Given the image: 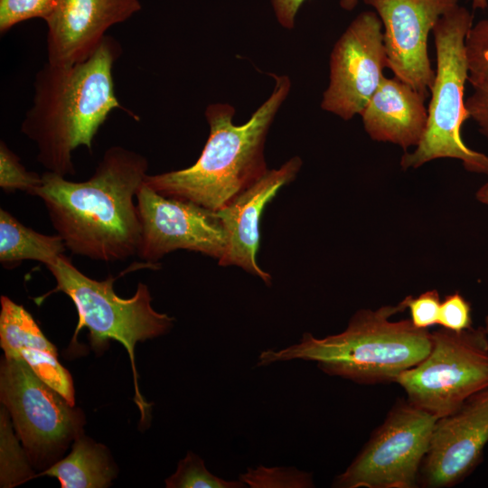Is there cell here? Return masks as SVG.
I'll list each match as a JSON object with an SVG mask.
<instances>
[{"instance_id":"16","label":"cell","mask_w":488,"mask_h":488,"mask_svg":"<svg viewBox=\"0 0 488 488\" xmlns=\"http://www.w3.org/2000/svg\"><path fill=\"white\" fill-rule=\"evenodd\" d=\"M427 97L396 77L384 76L360 115L366 133L405 152L416 147L427 127Z\"/></svg>"},{"instance_id":"15","label":"cell","mask_w":488,"mask_h":488,"mask_svg":"<svg viewBox=\"0 0 488 488\" xmlns=\"http://www.w3.org/2000/svg\"><path fill=\"white\" fill-rule=\"evenodd\" d=\"M302 166L299 156H293L277 169L267 172L217 211L223 225L227 245L219 259L222 267L237 266L270 285L271 276L257 262L259 248V221L265 206L286 184L292 182Z\"/></svg>"},{"instance_id":"17","label":"cell","mask_w":488,"mask_h":488,"mask_svg":"<svg viewBox=\"0 0 488 488\" xmlns=\"http://www.w3.org/2000/svg\"><path fill=\"white\" fill-rule=\"evenodd\" d=\"M0 345L5 357L22 360L44 382L75 405L72 378L33 315L21 305L1 296Z\"/></svg>"},{"instance_id":"18","label":"cell","mask_w":488,"mask_h":488,"mask_svg":"<svg viewBox=\"0 0 488 488\" xmlns=\"http://www.w3.org/2000/svg\"><path fill=\"white\" fill-rule=\"evenodd\" d=\"M117 470L105 446L80 435L64 458L47 467L39 476L59 480L62 488H104L116 477Z\"/></svg>"},{"instance_id":"22","label":"cell","mask_w":488,"mask_h":488,"mask_svg":"<svg viewBox=\"0 0 488 488\" xmlns=\"http://www.w3.org/2000/svg\"><path fill=\"white\" fill-rule=\"evenodd\" d=\"M239 480L251 488H311L314 486L311 473L295 467L249 468Z\"/></svg>"},{"instance_id":"30","label":"cell","mask_w":488,"mask_h":488,"mask_svg":"<svg viewBox=\"0 0 488 488\" xmlns=\"http://www.w3.org/2000/svg\"><path fill=\"white\" fill-rule=\"evenodd\" d=\"M475 197L478 202L488 205V183H484L477 190Z\"/></svg>"},{"instance_id":"3","label":"cell","mask_w":488,"mask_h":488,"mask_svg":"<svg viewBox=\"0 0 488 488\" xmlns=\"http://www.w3.org/2000/svg\"><path fill=\"white\" fill-rule=\"evenodd\" d=\"M272 76V93L246 123H233L231 105L210 104L205 109L210 135L197 161L184 169L147 174L145 183L165 197L218 211L259 180L268 170L264 155L268 130L291 89L288 76Z\"/></svg>"},{"instance_id":"10","label":"cell","mask_w":488,"mask_h":488,"mask_svg":"<svg viewBox=\"0 0 488 488\" xmlns=\"http://www.w3.org/2000/svg\"><path fill=\"white\" fill-rule=\"evenodd\" d=\"M141 222L137 256L149 267L176 249L217 258L226 250V233L217 211L196 203L165 197L144 182L136 192Z\"/></svg>"},{"instance_id":"2","label":"cell","mask_w":488,"mask_h":488,"mask_svg":"<svg viewBox=\"0 0 488 488\" xmlns=\"http://www.w3.org/2000/svg\"><path fill=\"white\" fill-rule=\"evenodd\" d=\"M120 54L119 42L107 35L87 60L71 65L46 61L36 73L21 132L35 144L37 160L46 171L74 175L73 151L83 145L91 152L111 111H128L115 93L113 67Z\"/></svg>"},{"instance_id":"20","label":"cell","mask_w":488,"mask_h":488,"mask_svg":"<svg viewBox=\"0 0 488 488\" xmlns=\"http://www.w3.org/2000/svg\"><path fill=\"white\" fill-rule=\"evenodd\" d=\"M14 425L4 405L0 410V486L11 488L34 477L31 460L20 439L14 432Z\"/></svg>"},{"instance_id":"4","label":"cell","mask_w":488,"mask_h":488,"mask_svg":"<svg viewBox=\"0 0 488 488\" xmlns=\"http://www.w3.org/2000/svg\"><path fill=\"white\" fill-rule=\"evenodd\" d=\"M401 302L376 310H358L346 329L324 338L305 333L299 342L260 352L257 366L301 360L314 361L325 374L359 384L396 382L405 371L419 363L431 348V332L410 319L391 321L405 311Z\"/></svg>"},{"instance_id":"14","label":"cell","mask_w":488,"mask_h":488,"mask_svg":"<svg viewBox=\"0 0 488 488\" xmlns=\"http://www.w3.org/2000/svg\"><path fill=\"white\" fill-rule=\"evenodd\" d=\"M141 9L139 0H58L44 21L47 62L71 65L87 60L111 26Z\"/></svg>"},{"instance_id":"31","label":"cell","mask_w":488,"mask_h":488,"mask_svg":"<svg viewBox=\"0 0 488 488\" xmlns=\"http://www.w3.org/2000/svg\"><path fill=\"white\" fill-rule=\"evenodd\" d=\"M360 0H339L340 6L346 11H352L356 7Z\"/></svg>"},{"instance_id":"21","label":"cell","mask_w":488,"mask_h":488,"mask_svg":"<svg viewBox=\"0 0 488 488\" xmlns=\"http://www.w3.org/2000/svg\"><path fill=\"white\" fill-rule=\"evenodd\" d=\"M167 488H245L247 485L238 481L225 480L212 474L203 460L192 452H188L179 461L176 471L165 479Z\"/></svg>"},{"instance_id":"19","label":"cell","mask_w":488,"mask_h":488,"mask_svg":"<svg viewBox=\"0 0 488 488\" xmlns=\"http://www.w3.org/2000/svg\"><path fill=\"white\" fill-rule=\"evenodd\" d=\"M66 249L58 234L39 233L0 209V262L3 267L12 268L23 260H35L46 267Z\"/></svg>"},{"instance_id":"26","label":"cell","mask_w":488,"mask_h":488,"mask_svg":"<svg viewBox=\"0 0 488 488\" xmlns=\"http://www.w3.org/2000/svg\"><path fill=\"white\" fill-rule=\"evenodd\" d=\"M401 304L410 312L412 324L420 329L437 324L441 300L437 290H428L418 297L406 296Z\"/></svg>"},{"instance_id":"23","label":"cell","mask_w":488,"mask_h":488,"mask_svg":"<svg viewBox=\"0 0 488 488\" xmlns=\"http://www.w3.org/2000/svg\"><path fill=\"white\" fill-rule=\"evenodd\" d=\"M42 175L28 171L20 158L5 144L0 142V187L5 192L23 191L33 195L42 184Z\"/></svg>"},{"instance_id":"9","label":"cell","mask_w":488,"mask_h":488,"mask_svg":"<svg viewBox=\"0 0 488 488\" xmlns=\"http://www.w3.org/2000/svg\"><path fill=\"white\" fill-rule=\"evenodd\" d=\"M437 418L406 399H398L383 423L335 477L337 488H414Z\"/></svg>"},{"instance_id":"12","label":"cell","mask_w":488,"mask_h":488,"mask_svg":"<svg viewBox=\"0 0 488 488\" xmlns=\"http://www.w3.org/2000/svg\"><path fill=\"white\" fill-rule=\"evenodd\" d=\"M379 15L388 69L394 77L427 95L436 70L427 51L428 34L458 0H363Z\"/></svg>"},{"instance_id":"29","label":"cell","mask_w":488,"mask_h":488,"mask_svg":"<svg viewBox=\"0 0 488 488\" xmlns=\"http://www.w3.org/2000/svg\"><path fill=\"white\" fill-rule=\"evenodd\" d=\"M306 0H271V5L279 24L288 30L295 27L296 17Z\"/></svg>"},{"instance_id":"6","label":"cell","mask_w":488,"mask_h":488,"mask_svg":"<svg viewBox=\"0 0 488 488\" xmlns=\"http://www.w3.org/2000/svg\"><path fill=\"white\" fill-rule=\"evenodd\" d=\"M56 280V286L42 297L62 292L74 303L79 321L74 333L75 340L80 330L89 329L90 345L97 352L103 350L110 340L120 343L128 352L134 373L136 402L144 417L147 404L139 394L135 364V347L144 342L163 335L170 331L174 318L155 311L146 285L139 283L136 293L122 298L114 291L112 276L103 280L90 278L80 272L63 254L46 266Z\"/></svg>"},{"instance_id":"5","label":"cell","mask_w":488,"mask_h":488,"mask_svg":"<svg viewBox=\"0 0 488 488\" xmlns=\"http://www.w3.org/2000/svg\"><path fill=\"white\" fill-rule=\"evenodd\" d=\"M473 25V14L457 5L443 14L434 28L436 68L427 106L425 133L413 152L400 159L403 169L418 168L439 158L462 162L468 172L488 175V155L468 147L461 135L469 118L465 99L468 79L465 38Z\"/></svg>"},{"instance_id":"24","label":"cell","mask_w":488,"mask_h":488,"mask_svg":"<svg viewBox=\"0 0 488 488\" xmlns=\"http://www.w3.org/2000/svg\"><path fill=\"white\" fill-rule=\"evenodd\" d=\"M58 0H0V33L14 25L34 18L46 20Z\"/></svg>"},{"instance_id":"13","label":"cell","mask_w":488,"mask_h":488,"mask_svg":"<svg viewBox=\"0 0 488 488\" xmlns=\"http://www.w3.org/2000/svg\"><path fill=\"white\" fill-rule=\"evenodd\" d=\"M487 443L488 389L436 419L418 483L426 488L458 484L479 465Z\"/></svg>"},{"instance_id":"32","label":"cell","mask_w":488,"mask_h":488,"mask_svg":"<svg viewBox=\"0 0 488 488\" xmlns=\"http://www.w3.org/2000/svg\"><path fill=\"white\" fill-rule=\"evenodd\" d=\"M488 1L487 0H473V8L484 10L487 8Z\"/></svg>"},{"instance_id":"1","label":"cell","mask_w":488,"mask_h":488,"mask_svg":"<svg viewBox=\"0 0 488 488\" xmlns=\"http://www.w3.org/2000/svg\"><path fill=\"white\" fill-rule=\"evenodd\" d=\"M148 161L113 145L84 182L46 171L33 195L41 198L52 225L72 254L99 261L136 255L141 222L134 197L145 182Z\"/></svg>"},{"instance_id":"27","label":"cell","mask_w":488,"mask_h":488,"mask_svg":"<svg viewBox=\"0 0 488 488\" xmlns=\"http://www.w3.org/2000/svg\"><path fill=\"white\" fill-rule=\"evenodd\" d=\"M470 303L459 293L445 296L441 301L438 323L441 327L460 332L472 327Z\"/></svg>"},{"instance_id":"8","label":"cell","mask_w":488,"mask_h":488,"mask_svg":"<svg viewBox=\"0 0 488 488\" xmlns=\"http://www.w3.org/2000/svg\"><path fill=\"white\" fill-rule=\"evenodd\" d=\"M0 399L32 465L51 466L83 433L82 411L40 379L22 360L4 357Z\"/></svg>"},{"instance_id":"33","label":"cell","mask_w":488,"mask_h":488,"mask_svg":"<svg viewBox=\"0 0 488 488\" xmlns=\"http://www.w3.org/2000/svg\"><path fill=\"white\" fill-rule=\"evenodd\" d=\"M484 328L486 330V333L488 334V314L486 315L485 317V325H484Z\"/></svg>"},{"instance_id":"11","label":"cell","mask_w":488,"mask_h":488,"mask_svg":"<svg viewBox=\"0 0 488 488\" xmlns=\"http://www.w3.org/2000/svg\"><path fill=\"white\" fill-rule=\"evenodd\" d=\"M388 68L382 23L375 11L359 14L334 43L321 108L343 120L361 115Z\"/></svg>"},{"instance_id":"7","label":"cell","mask_w":488,"mask_h":488,"mask_svg":"<svg viewBox=\"0 0 488 488\" xmlns=\"http://www.w3.org/2000/svg\"><path fill=\"white\" fill-rule=\"evenodd\" d=\"M407 399L437 418L488 389V334L484 327L431 332L428 354L396 382Z\"/></svg>"},{"instance_id":"28","label":"cell","mask_w":488,"mask_h":488,"mask_svg":"<svg viewBox=\"0 0 488 488\" xmlns=\"http://www.w3.org/2000/svg\"><path fill=\"white\" fill-rule=\"evenodd\" d=\"M473 93L465 99L469 116L477 125L479 131L488 139V78L470 83Z\"/></svg>"},{"instance_id":"25","label":"cell","mask_w":488,"mask_h":488,"mask_svg":"<svg viewBox=\"0 0 488 488\" xmlns=\"http://www.w3.org/2000/svg\"><path fill=\"white\" fill-rule=\"evenodd\" d=\"M467 81L488 78V19L473 24L465 38Z\"/></svg>"}]
</instances>
